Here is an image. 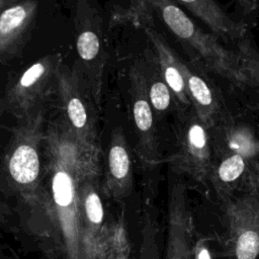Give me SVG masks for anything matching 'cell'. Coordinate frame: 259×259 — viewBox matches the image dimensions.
Masks as SVG:
<instances>
[{"label": "cell", "mask_w": 259, "mask_h": 259, "mask_svg": "<svg viewBox=\"0 0 259 259\" xmlns=\"http://www.w3.org/2000/svg\"><path fill=\"white\" fill-rule=\"evenodd\" d=\"M149 3L170 31L190 50L195 61L235 84H257L259 65L252 53L227 48L212 33L197 26L173 1L152 0Z\"/></svg>", "instance_id": "obj_1"}, {"label": "cell", "mask_w": 259, "mask_h": 259, "mask_svg": "<svg viewBox=\"0 0 259 259\" xmlns=\"http://www.w3.org/2000/svg\"><path fill=\"white\" fill-rule=\"evenodd\" d=\"M186 110L177 126V149L168 163L174 172L205 183L209 181L213 167L209 130L192 107Z\"/></svg>", "instance_id": "obj_2"}, {"label": "cell", "mask_w": 259, "mask_h": 259, "mask_svg": "<svg viewBox=\"0 0 259 259\" xmlns=\"http://www.w3.org/2000/svg\"><path fill=\"white\" fill-rule=\"evenodd\" d=\"M226 213L230 229L233 259H257L259 255V194L228 199Z\"/></svg>", "instance_id": "obj_3"}, {"label": "cell", "mask_w": 259, "mask_h": 259, "mask_svg": "<svg viewBox=\"0 0 259 259\" xmlns=\"http://www.w3.org/2000/svg\"><path fill=\"white\" fill-rule=\"evenodd\" d=\"M130 98L138 142L136 152L144 168H151L159 162V144L154 123V111L149 95L134 62L130 69Z\"/></svg>", "instance_id": "obj_4"}, {"label": "cell", "mask_w": 259, "mask_h": 259, "mask_svg": "<svg viewBox=\"0 0 259 259\" xmlns=\"http://www.w3.org/2000/svg\"><path fill=\"white\" fill-rule=\"evenodd\" d=\"M165 259H193L186 191L180 182L174 183L169 193Z\"/></svg>", "instance_id": "obj_5"}, {"label": "cell", "mask_w": 259, "mask_h": 259, "mask_svg": "<svg viewBox=\"0 0 259 259\" xmlns=\"http://www.w3.org/2000/svg\"><path fill=\"white\" fill-rule=\"evenodd\" d=\"M176 61L193 110L209 131L214 128L218 124L221 106L213 86L206 76L197 70L196 65L189 66L178 54Z\"/></svg>", "instance_id": "obj_6"}, {"label": "cell", "mask_w": 259, "mask_h": 259, "mask_svg": "<svg viewBox=\"0 0 259 259\" xmlns=\"http://www.w3.org/2000/svg\"><path fill=\"white\" fill-rule=\"evenodd\" d=\"M179 7L186 8L190 13L199 18L211 30L212 34L220 40L235 45L237 49L245 52H251L248 45H245L246 29L234 21L215 2L210 0L175 2Z\"/></svg>", "instance_id": "obj_7"}, {"label": "cell", "mask_w": 259, "mask_h": 259, "mask_svg": "<svg viewBox=\"0 0 259 259\" xmlns=\"http://www.w3.org/2000/svg\"><path fill=\"white\" fill-rule=\"evenodd\" d=\"M225 148L219 162L213 163L209 181L218 195L225 201L230 199L233 190L239 187L249 168L251 160L257 157L254 153L223 140Z\"/></svg>", "instance_id": "obj_8"}, {"label": "cell", "mask_w": 259, "mask_h": 259, "mask_svg": "<svg viewBox=\"0 0 259 259\" xmlns=\"http://www.w3.org/2000/svg\"><path fill=\"white\" fill-rule=\"evenodd\" d=\"M151 19L144 21L141 26L144 28L145 34L155 50L157 54V58L159 60L160 68L165 78V81L171 90L175 100L179 105H181L184 109L192 107L191 101L189 99L184 80L177 66V53L173 51V49L169 46V44L165 40V38L157 31L150 23Z\"/></svg>", "instance_id": "obj_9"}, {"label": "cell", "mask_w": 259, "mask_h": 259, "mask_svg": "<svg viewBox=\"0 0 259 259\" xmlns=\"http://www.w3.org/2000/svg\"><path fill=\"white\" fill-rule=\"evenodd\" d=\"M135 63L144 80L154 113L162 115L169 112L176 100L165 81L153 47H147Z\"/></svg>", "instance_id": "obj_10"}, {"label": "cell", "mask_w": 259, "mask_h": 259, "mask_svg": "<svg viewBox=\"0 0 259 259\" xmlns=\"http://www.w3.org/2000/svg\"><path fill=\"white\" fill-rule=\"evenodd\" d=\"M108 172L112 193L118 197L131 194L134 186L133 165L126 140L121 133L113 137L108 152Z\"/></svg>", "instance_id": "obj_11"}, {"label": "cell", "mask_w": 259, "mask_h": 259, "mask_svg": "<svg viewBox=\"0 0 259 259\" xmlns=\"http://www.w3.org/2000/svg\"><path fill=\"white\" fill-rule=\"evenodd\" d=\"M39 162L33 148L27 145L18 147L10 159L9 171L13 179L19 183H29L38 174Z\"/></svg>", "instance_id": "obj_12"}, {"label": "cell", "mask_w": 259, "mask_h": 259, "mask_svg": "<svg viewBox=\"0 0 259 259\" xmlns=\"http://www.w3.org/2000/svg\"><path fill=\"white\" fill-rule=\"evenodd\" d=\"M141 235L142 240L139 259H160L159 246L157 241L158 228L150 209H146L145 211Z\"/></svg>", "instance_id": "obj_13"}, {"label": "cell", "mask_w": 259, "mask_h": 259, "mask_svg": "<svg viewBox=\"0 0 259 259\" xmlns=\"http://www.w3.org/2000/svg\"><path fill=\"white\" fill-rule=\"evenodd\" d=\"M77 51L83 60H94L100 51V40L97 34L91 30L82 32L77 39Z\"/></svg>", "instance_id": "obj_14"}, {"label": "cell", "mask_w": 259, "mask_h": 259, "mask_svg": "<svg viewBox=\"0 0 259 259\" xmlns=\"http://www.w3.org/2000/svg\"><path fill=\"white\" fill-rule=\"evenodd\" d=\"M53 191L56 202L61 206H67L72 201V183L70 177L64 173L59 172L55 175L53 181Z\"/></svg>", "instance_id": "obj_15"}, {"label": "cell", "mask_w": 259, "mask_h": 259, "mask_svg": "<svg viewBox=\"0 0 259 259\" xmlns=\"http://www.w3.org/2000/svg\"><path fill=\"white\" fill-rule=\"evenodd\" d=\"M26 16V11L21 6H15L5 10L0 16V31L8 33L21 24Z\"/></svg>", "instance_id": "obj_16"}, {"label": "cell", "mask_w": 259, "mask_h": 259, "mask_svg": "<svg viewBox=\"0 0 259 259\" xmlns=\"http://www.w3.org/2000/svg\"><path fill=\"white\" fill-rule=\"evenodd\" d=\"M85 211L91 224L99 226L103 221V207L97 193L91 192L85 200Z\"/></svg>", "instance_id": "obj_17"}, {"label": "cell", "mask_w": 259, "mask_h": 259, "mask_svg": "<svg viewBox=\"0 0 259 259\" xmlns=\"http://www.w3.org/2000/svg\"><path fill=\"white\" fill-rule=\"evenodd\" d=\"M68 114L72 123L77 128H82L87 122V112L82 103L78 98H72L68 104Z\"/></svg>", "instance_id": "obj_18"}, {"label": "cell", "mask_w": 259, "mask_h": 259, "mask_svg": "<svg viewBox=\"0 0 259 259\" xmlns=\"http://www.w3.org/2000/svg\"><path fill=\"white\" fill-rule=\"evenodd\" d=\"M44 73V66L39 63L34 64L32 67H30L21 77L20 83L24 87H28L32 85Z\"/></svg>", "instance_id": "obj_19"}, {"label": "cell", "mask_w": 259, "mask_h": 259, "mask_svg": "<svg viewBox=\"0 0 259 259\" xmlns=\"http://www.w3.org/2000/svg\"><path fill=\"white\" fill-rule=\"evenodd\" d=\"M193 259H211L210 252L203 240H199L193 246Z\"/></svg>", "instance_id": "obj_20"}, {"label": "cell", "mask_w": 259, "mask_h": 259, "mask_svg": "<svg viewBox=\"0 0 259 259\" xmlns=\"http://www.w3.org/2000/svg\"><path fill=\"white\" fill-rule=\"evenodd\" d=\"M251 184H253V189L254 191H256L259 194V165H257L256 169L254 170L253 173V177L251 180Z\"/></svg>", "instance_id": "obj_21"}, {"label": "cell", "mask_w": 259, "mask_h": 259, "mask_svg": "<svg viewBox=\"0 0 259 259\" xmlns=\"http://www.w3.org/2000/svg\"><path fill=\"white\" fill-rule=\"evenodd\" d=\"M116 259H127V249L125 248L122 252H120Z\"/></svg>", "instance_id": "obj_22"}]
</instances>
